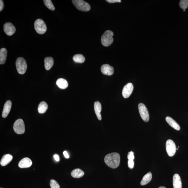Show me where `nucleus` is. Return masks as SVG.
<instances>
[{"label":"nucleus","instance_id":"nucleus-1","mask_svg":"<svg viewBox=\"0 0 188 188\" xmlns=\"http://www.w3.org/2000/svg\"><path fill=\"white\" fill-rule=\"evenodd\" d=\"M105 162L110 168L115 169L119 167L120 162V156L117 153H112L105 156Z\"/></svg>","mask_w":188,"mask_h":188},{"label":"nucleus","instance_id":"nucleus-2","mask_svg":"<svg viewBox=\"0 0 188 188\" xmlns=\"http://www.w3.org/2000/svg\"><path fill=\"white\" fill-rule=\"evenodd\" d=\"M113 33L111 31L108 30L105 31L101 38V43L103 45L106 47L111 45L113 42Z\"/></svg>","mask_w":188,"mask_h":188},{"label":"nucleus","instance_id":"nucleus-3","mask_svg":"<svg viewBox=\"0 0 188 188\" xmlns=\"http://www.w3.org/2000/svg\"><path fill=\"white\" fill-rule=\"evenodd\" d=\"M16 69L20 74H24L27 69V66L25 59L22 57L18 58L16 61Z\"/></svg>","mask_w":188,"mask_h":188},{"label":"nucleus","instance_id":"nucleus-4","mask_svg":"<svg viewBox=\"0 0 188 188\" xmlns=\"http://www.w3.org/2000/svg\"><path fill=\"white\" fill-rule=\"evenodd\" d=\"M72 1L76 9L79 11L88 12L90 10V6L86 1L83 0H73Z\"/></svg>","mask_w":188,"mask_h":188},{"label":"nucleus","instance_id":"nucleus-5","mask_svg":"<svg viewBox=\"0 0 188 188\" xmlns=\"http://www.w3.org/2000/svg\"><path fill=\"white\" fill-rule=\"evenodd\" d=\"M34 28L36 32L39 34H44L47 31V27L45 24L41 19H37L35 21Z\"/></svg>","mask_w":188,"mask_h":188},{"label":"nucleus","instance_id":"nucleus-6","mask_svg":"<svg viewBox=\"0 0 188 188\" xmlns=\"http://www.w3.org/2000/svg\"><path fill=\"white\" fill-rule=\"evenodd\" d=\"M13 129L16 134H22L25 132V126L23 120L19 119L15 121L13 125Z\"/></svg>","mask_w":188,"mask_h":188},{"label":"nucleus","instance_id":"nucleus-7","mask_svg":"<svg viewBox=\"0 0 188 188\" xmlns=\"http://www.w3.org/2000/svg\"><path fill=\"white\" fill-rule=\"evenodd\" d=\"M141 118L145 122L149 121V111L146 106L143 103H140L138 106Z\"/></svg>","mask_w":188,"mask_h":188},{"label":"nucleus","instance_id":"nucleus-8","mask_svg":"<svg viewBox=\"0 0 188 188\" xmlns=\"http://www.w3.org/2000/svg\"><path fill=\"white\" fill-rule=\"evenodd\" d=\"M166 149L168 155L170 157H172L175 154L176 146L174 141L172 140H168L166 142Z\"/></svg>","mask_w":188,"mask_h":188},{"label":"nucleus","instance_id":"nucleus-9","mask_svg":"<svg viewBox=\"0 0 188 188\" xmlns=\"http://www.w3.org/2000/svg\"><path fill=\"white\" fill-rule=\"evenodd\" d=\"M3 27L4 32L8 36L12 35L16 32V27L11 22L6 23L4 24Z\"/></svg>","mask_w":188,"mask_h":188},{"label":"nucleus","instance_id":"nucleus-10","mask_svg":"<svg viewBox=\"0 0 188 188\" xmlns=\"http://www.w3.org/2000/svg\"><path fill=\"white\" fill-rule=\"evenodd\" d=\"M134 90V86L131 83H129L126 84L123 88L122 95L125 98H127L130 96Z\"/></svg>","mask_w":188,"mask_h":188},{"label":"nucleus","instance_id":"nucleus-11","mask_svg":"<svg viewBox=\"0 0 188 188\" xmlns=\"http://www.w3.org/2000/svg\"><path fill=\"white\" fill-rule=\"evenodd\" d=\"M101 70L102 74L107 75L111 76L114 74V68L108 64L103 65L101 67Z\"/></svg>","mask_w":188,"mask_h":188},{"label":"nucleus","instance_id":"nucleus-12","mask_svg":"<svg viewBox=\"0 0 188 188\" xmlns=\"http://www.w3.org/2000/svg\"><path fill=\"white\" fill-rule=\"evenodd\" d=\"M32 164V161L29 158L25 157L20 161L18 166L20 168H24L31 167Z\"/></svg>","mask_w":188,"mask_h":188},{"label":"nucleus","instance_id":"nucleus-13","mask_svg":"<svg viewBox=\"0 0 188 188\" xmlns=\"http://www.w3.org/2000/svg\"><path fill=\"white\" fill-rule=\"evenodd\" d=\"M12 103L10 100H8L5 103L2 112V117L6 118L7 117L10 111Z\"/></svg>","mask_w":188,"mask_h":188},{"label":"nucleus","instance_id":"nucleus-14","mask_svg":"<svg viewBox=\"0 0 188 188\" xmlns=\"http://www.w3.org/2000/svg\"><path fill=\"white\" fill-rule=\"evenodd\" d=\"M174 188H182V183L180 177L178 174H175L173 178Z\"/></svg>","mask_w":188,"mask_h":188},{"label":"nucleus","instance_id":"nucleus-15","mask_svg":"<svg viewBox=\"0 0 188 188\" xmlns=\"http://www.w3.org/2000/svg\"><path fill=\"white\" fill-rule=\"evenodd\" d=\"M13 156L11 154H7L3 156L1 161V164L3 166L7 165L12 160Z\"/></svg>","mask_w":188,"mask_h":188},{"label":"nucleus","instance_id":"nucleus-16","mask_svg":"<svg viewBox=\"0 0 188 188\" xmlns=\"http://www.w3.org/2000/svg\"><path fill=\"white\" fill-rule=\"evenodd\" d=\"M94 109L96 115L98 119L99 120H101L102 118L101 115V111L102 107L99 101H96L94 104Z\"/></svg>","mask_w":188,"mask_h":188},{"label":"nucleus","instance_id":"nucleus-17","mask_svg":"<svg viewBox=\"0 0 188 188\" xmlns=\"http://www.w3.org/2000/svg\"><path fill=\"white\" fill-rule=\"evenodd\" d=\"M166 119L168 124L173 128L178 131L180 130V126L172 118L169 117V116H167L166 117Z\"/></svg>","mask_w":188,"mask_h":188},{"label":"nucleus","instance_id":"nucleus-18","mask_svg":"<svg viewBox=\"0 0 188 188\" xmlns=\"http://www.w3.org/2000/svg\"><path fill=\"white\" fill-rule=\"evenodd\" d=\"M54 64V60L52 57H47L44 59V66L46 70H49Z\"/></svg>","mask_w":188,"mask_h":188},{"label":"nucleus","instance_id":"nucleus-19","mask_svg":"<svg viewBox=\"0 0 188 188\" xmlns=\"http://www.w3.org/2000/svg\"><path fill=\"white\" fill-rule=\"evenodd\" d=\"M7 52L5 48H3L0 50V64H5L7 56Z\"/></svg>","mask_w":188,"mask_h":188},{"label":"nucleus","instance_id":"nucleus-20","mask_svg":"<svg viewBox=\"0 0 188 188\" xmlns=\"http://www.w3.org/2000/svg\"><path fill=\"white\" fill-rule=\"evenodd\" d=\"M152 173L150 172H148L143 177V179L141 181L140 184L142 186L146 185L150 182L152 179Z\"/></svg>","mask_w":188,"mask_h":188},{"label":"nucleus","instance_id":"nucleus-21","mask_svg":"<svg viewBox=\"0 0 188 188\" xmlns=\"http://www.w3.org/2000/svg\"><path fill=\"white\" fill-rule=\"evenodd\" d=\"M56 84L58 87L61 89H66L69 85L67 81L62 78L58 79L56 81Z\"/></svg>","mask_w":188,"mask_h":188},{"label":"nucleus","instance_id":"nucleus-22","mask_svg":"<svg viewBox=\"0 0 188 188\" xmlns=\"http://www.w3.org/2000/svg\"><path fill=\"white\" fill-rule=\"evenodd\" d=\"M71 175L74 178H80L84 175V171L80 169H76L74 170L71 172Z\"/></svg>","mask_w":188,"mask_h":188},{"label":"nucleus","instance_id":"nucleus-23","mask_svg":"<svg viewBox=\"0 0 188 188\" xmlns=\"http://www.w3.org/2000/svg\"><path fill=\"white\" fill-rule=\"evenodd\" d=\"M48 105L45 101L40 103L38 108V111L39 113L43 114L46 112L48 109Z\"/></svg>","mask_w":188,"mask_h":188},{"label":"nucleus","instance_id":"nucleus-24","mask_svg":"<svg viewBox=\"0 0 188 188\" xmlns=\"http://www.w3.org/2000/svg\"><path fill=\"white\" fill-rule=\"evenodd\" d=\"M73 60L76 63H82L85 61L84 56L81 54L75 55L73 57Z\"/></svg>","mask_w":188,"mask_h":188},{"label":"nucleus","instance_id":"nucleus-25","mask_svg":"<svg viewBox=\"0 0 188 188\" xmlns=\"http://www.w3.org/2000/svg\"><path fill=\"white\" fill-rule=\"evenodd\" d=\"M43 2L44 3L45 5L50 10L54 11L55 10V8L51 0H44Z\"/></svg>","mask_w":188,"mask_h":188},{"label":"nucleus","instance_id":"nucleus-26","mask_svg":"<svg viewBox=\"0 0 188 188\" xmlns=\"http://www.w3.org/2000/svg\"><path fill=\"white\" fill-rule=\"evenodd\" d=\"M179 6L181 9L185 10L188 7V0H182L180 1Z\"/></svg>","mask_w":188,"mask_h":188},{"label":"nucleus","instance_id":"nucleus-27","mask_svg":"<svg viewBox=\"0 0 188 188\" xmlns=\"http://www.w3.org/2000/svg\"><path fill=\"white\" fill-rule=\"evenodd\" d=\"M51 188H60V186L57 182L54 179H51L50 182Z\"/></svg>","mask_w":188,"mask_h":188},{"label":"nucleus","instance_id":"nucleus-28","mask_svg":"<svg viewBox=\"0 0 188 188\" xmlns=\"http://www.w3.org/2000/svg\"><path fill=\"white\" fill-rule=\"evenodd\" d=\"M127 157L128 160H134V153L132 151L129 152L128 153Z\"/></svg>","mask_w":188,"mask_h":188},{"label":"nucleus","instance_id":"nucleus-29","mask_svg":"<svg viewBox=\"0 0 188 188\" xmlns=\"http://www.w3.org/2000/svg\"><path fill=\"white\" fill-rule=\"evenodd\" d=\"M134 160H128V166L129 168L132 169L134 168Z\"/></svg>","mask_w":188,"mask_h":188},{"label":"nucleus","instance_id":"nucleus-30","mask_svg":"<svg viewBox=\"0 0 188 188\" xmlns=\"http://www.w3.org/2000/svg\"><path fill=\"white\" fill-rule=\"evenodd\" d=\"M107 2L110 3H121V0H107Z\"/></svg>","mask_w":188,"mask_h":188},{"label":"nucleus","instance_id":"nucleus-31","mask_svg":"<svg viewBox=\"0 0 188 188\" xmlns=\"http://www.w3.org/2000/svg\"><path fill=\"white\" fill-rule=\"evenodd\" d=\"M4 7V2L2 0L0 1V12L2 11Z\"/></svg>","mask_w":188,"mask_h":188},{"label":"nucleus","instance_id":"nucleus-32","mask_svg":"<svg viewBox=\"0 0 188 188\" xmlns=\"http://www.w3.org/2000/svg\"><path fill=\"white\" fill-rule=\"evenodd\" d=\"M64 157L67 159H69V154H68L67 152L66 151H64L63 152Z\"/></svg>","mask_w":188,"mask_h":188},{"label":"nucleus","instance_id":"nucleus-33","mask_svg":"<svg viewBox=\"0 0 188 188\" xmlns=\"http://www.w3.org/2000/svg\"><path fill=\"white\" fill-rule=\"evenodd\" d=\"M54 157L55 159V160L56 161H59L60 160V159H59V156L57 154H55L54 155Z\"/></svg>","mask_w":188,"mask_h":188},{"label":"nucleus","instance_id":"nucleus-34","mask_svg":"<svg viewBox=\"0 0 188 188\" xmlns=\"http://www.w3.org/2000/svg\"><path fill=\"white\" fill-rule=\"evenodd\" d=\"M159 188H166V187H164V186H160V187H159Z\"/></svg>","mask_w":188,"mask_h":188},{"label":"nucleus","instance_id":"nucleus-35","mask_svg":"<svg viewBox=\"0 0 188 188\" xmlns=\"http://www.w3.org/2000/svg\"><path fill=\"white\" fill-rule=\"evenodd\" d=\"M183 11L184 12H185V10H183Z\"/></svg>","mask_w":188,"mask_h":188},{"label":"nucleus","instance_id":"nucleus-36","mask_svg":"<svg viewBox=\"0 0 188 188\" xmlns=\"http://www.w3.org/2000/svg\"><path fill=\"white\" fill-rule=\"evenodd\" d=\"M178 149V148H177V149Z\"/></svg>","mask_w":188,"mask_h":188},{"label":"nucleus","instance_id":"nucleus-37","mask_svg":"<svg viewBox=\"0 0 188 188\" xmlns=\"http://www.w3.org/2000/svg\"></svg>","mask_w":188,"mask_h":188}]
</instances>
